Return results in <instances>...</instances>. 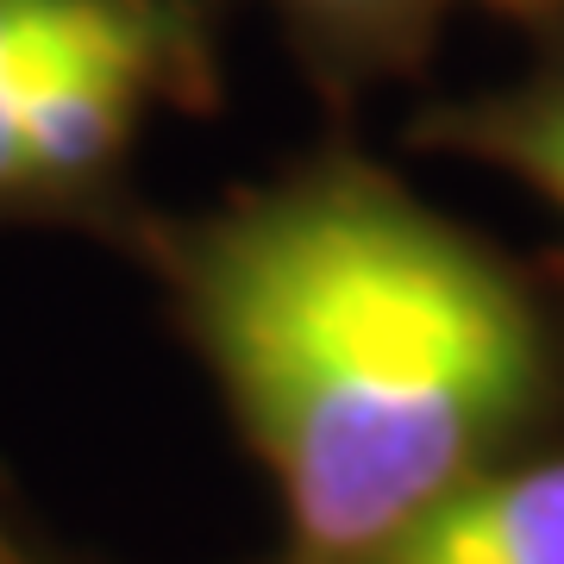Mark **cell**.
Masks as SVG:
<instances>
[{
  "label": "cell",
  "instance_id": "cell-3",
  "mask_svg": "<svg viewBox=\"0 0 564 564\" xmlns=\"http://www.w3.org/2000/svg\"><path fill=\"white\" fill-rule=\"evenodd\" d=\"M408 151L421 158H464L496 176L521 182L552 214H564V25L540 32L533 57L496 88L426 101L402 126Z\"/></svg>",
  "mask_w": 564,
  "mask_h": 564
},
{
  "label": "cell",
  "instance_id": "cell-2",
  "mask_svg": "<svg viewBox=\"0 0 564 564\" xmlns=\"http://www.w3.org/2000/svg\"><path fill=\"white\" fill-rule=\"evenodd\" d=\"M239 0H76L20 88L0 163V232L51 226L120 251L144 202L139 144L158 113H214Z\"/></svg>",
  "mask_w": 564,
  "mask_h": 564
},
{
  "label": "cell",
  "instance_id": "cell-6",
  "mask_svg": "<svg viewBox=\"0 0 564 564\" xmlns=\"http://www.w3.org/2000/svg\"><path fill=\"white\" fill-rule=\"evenodd\" d=\"M76 13V0H0V163H7V126L20 107V88L32 82V63L44 44L57 39V25Z\"/></svg>",
  "mask_w": 564,
  "mask_h": 564
},
{
  "label": "cell",
  "instance_id": "cell-4",
  "mask_svg": "<svg viewBox=\"0 0 564 564\" xmlns=\"http://www.w3.org/2000/svg\"><path fill=\"white\" fill-rule=\"evenodd\" d=\"M364 564H564V440L452 489Z\"/></svg>",
  "mask_w": 564,
  "mask_h": 564
},
{
  "label": "cell",
  "instance_id": "cell-7",
  "mask_svg": "<svg viewBox=\"0 0 564 564\" xmlns=\"http://www.w3.org/2000/svg\"><path fill=\"white\" fill-rule=\"evenodd\" d=\"M0 564H107L0 470Z\"/></svg>",
  "mask_w": 564,
  "mask_h": 564
},
{
  "label": "cell",
  "instance_id": "cell-5",
  "mask_svg": "<svg viewBox=\"0 0 564 564\" xmlns=\"http://www.w3.org/2000/svg\"><path fill=\"white\" fill-rule=\"evenodd\" d=\"M276 13L307 88L326 101L333 126H351L364 95L414 82L440 51L452 0H263Z\"/></svg>",
  "mask_w": 564,
  "mask_h": 564
},
{
  "label": "cell",
  "instance_id": "cell-1",
  "mask_svg": "<svg viewBox=\"0 0 564 564\" xmlns=\"http://www.w3.org/2000/svg\"><path fill=\"white\" fill-rule=\"evenodd\" d=\"M120 258L276 502L263 564H364L452 489L564 440V245L433 207L351 126Z\"/></svg>",
  "mask_w": 564,
  "mask_h": 564
}]
</instances>
